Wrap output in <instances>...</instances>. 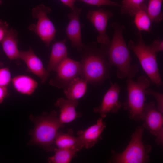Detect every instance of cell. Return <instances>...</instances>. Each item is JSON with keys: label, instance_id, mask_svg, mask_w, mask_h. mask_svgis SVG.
I'll return each mask as SVG.
<instances>
[{"label": "cell", "instance_id": "6da1fadb", "mask_svg": "<svg viewBox=\"0 0 163 163\" xmlns=\"http://www.w3.org/2000/svg\"><path fill=\"white\" fill-rule=\"evenodd\" d=\"M112 26L114 30L113 37L110 44L105 46L108 60L111 66L117 67L118 78L132 79L139 69L137 65L132 63L129 48L123 37L125 27L117 22L113 23Z\"/></svg>", "mask_w": 163, "mask_h": 163}, {"label": "cell", "instance_id": "7a4b0ae2", "mask_svg": "<svg viewBox=\"0 0 163 163\" xmlns=\"http://www.w3.org/2000/svg\"><path fill=\"white\" fill-rule=\"evenodd\" d=\"M83 50L80 77L93 85L101 83L108 79L111 66L107 59L105 46L98 47L94 42L89 46H85Z\"/></svg>", "mask_w": 163, "mask_h": 163}, {"label": "cell", "instance_id": "3957f363", "mask_svg": "<svg viewBox=\"0 0 163 163\" xmlns=\"http://www.w3.org/2000/svg\"><path fill=\"white\" fill-rule=\"evenodd\" d=\"M30 118L35 125L29 132L31 138L28 144L40 146L48 152L53 151L55 148L52 145L54 144L59 129L64 126L57 117V113L53 110L37 117L30 116Z\"/></svg>", "mask_w": 163, "mask_h": 163}, {"label": "cell", "instance_id": "277c9868", "mask_svg": "<svg viewBox=\"0 0 163 163\" xmlns=\"http://www.w3.org/2000/svg\"><path fill=\"white\" fill-rule=\"evenodd\" d=\"M144 128L138 127L131 136L128 145L122 152L112 150V156L109 162L115 163H145L150 161L151 146L145 144L142 138Z\"/></svg>", "mask_w": 163, "mask_h": 163}, {"label": "cell", "instance_id": "5b68a950", "mask_svg": "<svg viewBox=\"0 0 163 163\" xmlns=\"http://www.w3.org/2000/svg\"><path fill=\"white\" fill-rule=\"evenodd\" d=\"M126 82L127 98L124 103V108L128 112L130 119L141 121L150 81L145 76L142 75L136 81L128 78Z\"/></svg>", "mask_w": 163, "mask_h": 163}, {"label": "cell", "instance_id": "8992f818", "mask_svg": "<svg viewBox=\"0 0 163 163\" xmlns=\"http://www.w3.org/2000/svg\"><path fill=\"white\" fill-rule=\"evenodd\" d=\"M136 36V42L130 40L128 47L134 53L150 79L159 87L162 85V82L158 66L156 53L152 50L150 46L145 44L141 32H139Z\"/></svg>", "mask_w": 163, "mask_h": 163}, {"label": "cell", "instance_id": "52a82bcc", "mask_svg": "<svg viewBox=\"0 0 163 163\" xmlns=\"http://www.w3.org/2000/svg\"><path fill=\"white\" fill-rule=\"evenodd\" d=\"M51 9L43 4L38 5L32 10L33 17L37 20L35 24H32L29 30L34 33L40 38L46 46L49 47L54 40L56 30L48 16Z\"/></svg>", "mask_w": 163, "mask_h": 163}, {"label": "cell", "instance_id": "ba28073f", "mask_svg": "<svg viewBox=\"0 0 163 163\" xmlns=\"http://www.w3.org/2000/svg\"><path fill=\"white\" fill-rule=\"evenodd\" d=\"M56 72V76L50 80V84L64 90L75 78L81 77V64L67 57L59 64Z\"/></svg>", "mask_w": 163, "mask_h": 163}, {"label": "cell", "instance_id": "9c48e42d", "mask_svg": "<svg viewBox=\"0 0 163 163\" xmlns=\"http://www.w3.org/2000/svg\"><path fill=\"white\" fill-rule=\"evenodd\" d=\"M144 121L142 126L156 137L158 145L163 143V118L162 114L155 106V103L150 101L145 103L143 110L142 120Z\"/></svg>", "mask_w": 163, "mask_h": 163}, {"label": "cell", "instance_id": "30bf717a", "mask_svg": "<svg viewBox=\"0 0 163 163\" xmlns=\"http://www.w3.org/2000/svg\"><path fill=\"white\" fill-rule=\"evenodd\" d=\"M113 16L111 11L102 8L89 10L87 13V18L91 22L98 33L97 41L101 45L107 46L110 42L106 30L108 21Z\"/></svg>", "mask_w": 163, "mask_h": 163}, {"label": "cell", "instance_id": "8fae6325", "mask_svg": "<svg viewBox=\"0 0 163 163\" xmlns=\"http://www.w3.org/2000/svg\"><path fill=\"white\" fill-rule=\"evenodd\" d=\"M111 85L104 96L100 105L94 108V112L100 114L103 119L106 117L108 113H116L122 107L119 100L121 88L117 83L110 82Z\"/></svg>", "mask_w": 163, "mask_h": 163}, {"label": "cell", "instance_id": "7c38bea8", "mask_svg": "<svg viewBox=\"0 0 163 163\" xmlns=\"http://www.w3.org/2000/svg\"><path fill=\"white\" fill-rule=\"evenodd\" d=\"M82 9L76 7L67 15L69 22L66 28L67 36L71 41L72 47L79 51H82L85 47L82 41L81 24L80 16Z\"/></svg>", "mask_w": 163, "mask_h": 163}, {"label": "cell", "instance_id": "4fadbf2b", "mask_svg": "<svg viewBox=\"0 0 163 163\" xmlns=\"http://www.w3.org/2000/svg\"><path fill=\"white\" fill-rule=\"evenodd\" d=\"M19 57L25 63L28 70L40 79L42 83L46 82L50 73L31 47L27 51H20Z\"/></svg>", "mask_w": 163, "mask_h": 163}, {"label": "cell", "instance_id": "5bb4252c", "mask_svg": "<svg viewBox=\"0 0 163 163\" xmlns=\"http://www.w3.org/2000/svg\"><path fill=\"white\" fill-rule=\"evenodd\" d=\"M103 119L101 117L97 120L96 123L86 129L78 131L77 135L84 148H92L102 139L101 134L106 127V123Z\"/></svg>", "mask_w": 163, "mask_h": 163}, {"label": "cell", "instance_id": "9a60e30c", "mask_svg": "<svg viewBox=\"0 0 163 163\" xmlns=\"http://www.w3.org/2000/svg\"><path fill=\"white\" fill-rule=\"evenodd\" d=\"M78 104L77 100H66L61 98L57 100L55 105L60 109L59 118L62 123L64 124L70 123L81 116V113H77L75 110Z\"/></svg>", "mask_w": 163, "mask_h": 163}, {"label": "cell", "instance_id": "2e32d148", "mask_svg": "<svg viewBox=\"0 0 163 163\" xmlns=\"http://www.w3.org/2000/svg\"><path fill=\"white\" fill-rule=\"evenodd\" d=\"M66 42L64 39L53 44L46 70L49 73L53 71L56 72L59 64L68 57Z\"/></svg>", "mask_w": 163, "mask_h": 163}, {"label": "cell", "instance_id": "e0dca14e", "mask_svg": "<svg viewBox=\"0 0 163 163\" xmlns=\"http://www.w3.org/2000/svg\"><path fill=\"white\" fill-rule=\"evenodd\" d=\"M18 35L15 30L9 28L1 43L3 51L10 60L19 59L20 51L18 48Z\"/></svg>", "mask_w": 163, "mask_h": 163}, {"label": "cell", "instance_id": "ac0fdd59", "mask_svg": "<svg viewBox=\"0 0 163 163\" xmlns=\"http://www.w3.org/2000/svg\"><path fill=\"white\" fill-rule=\"evenodd\" d=\"M73 134V131L71 129L65 133L58 132L54 144L59 148L70 149L77 152L82 150L84 147L80 139L78 137L74 136Z\"/></svg>", "mask_w": 163, "mask_h": 163}, {"label": "cell", "instance_id": "d6986e66", "mask_svg": "<svg viewBox=\"0 0 163 163\" xmlns=\"http://www.w3.org/2000/svg\"><path fill=\"white\" fill-rule=\"evenodd\" d=\"M11 81L14 88L17 92L27 95L31 94L38 84L31 77L24 75L16 76L13 78Z\"/></svg>", "mask_w": 163, "mask_h": 163}, {"label": "cell", "instance_id": "ffe728a7", "mask_svg": "<svg viewBox=\"0 0 163 163\" xmlns=\"http://www.w3.org/2000/svg\"><path fill=\"white\" fill-rule=\"evenodd\" d=\"M87 83L85 80L80 76L75 78L67 87L64 90L67 99L75 100L82 97L86 92Z\"/></svg>", "mask_w": 163, "mask_h": 163}, {"label": "cell", "instance_id": "44dd1931", "mask_svg": "<svg viewBox=\"0 0 163 163\" xmlns=\"http://www.w3.org/2000/svg\"><path fill=\"white\" fill-rule=\"evenodd\" d=\"M134 16V22L139 32H150L152 22L147 12V6L145 3L136 10Z\"/></svg>", "mask_w": 163, "mask_h": 163}, {"label": "cell", "instance_id": "7402d4cb", "mask_svg": "<svg viewBox=\"0 0 163 163\" xmlns=\"http://www.w3.org/2000/svg\"><path fill=\"white\" fill-rule=\"evenodd\" d=\"M54 155L48 158L49 163H69L77 156V151L70 149L55 148Z\"/></svg>", "mask_w": 163, "mask_h": 163}, {"label": "cell", "instance_id": "603a6c76", "mask_svg": "<svg viewBox=\"0 0 163 163\" xmlns=\"http://www.w3.org/2000/svg\"><path fill=\"white\" fill-rule=\"evenodd\" d=\"M163 0H149L147 6L148 14L152 22H160L163 18L161 11Z\"/></svg>", "mask_w": 163, "mask_h": 163}, {"label": "cell", "instance_id": "cb8c5ba5", "mask_svg": "<svg viewBox=\"0 0 163 163\" xmlns=\"http://www.w3.org/2000/svg\"><path fill=\"white\" fill-rule=\"evenodd\" d=\"M146 0H123L120 8V14L134 16L136 10Z\"/></svg>", "mask_w": 163, "mask_h": 163}, {"label": "cell", "instance_id": "d4e9b609", "mask_svg": "<svg viewBox=\"0 0 163 163\" xmlns=\"http://www.w3.org/2000/svg\"><path fill=\"white\" fill-rule=\"evenodd\" d=\"M11 79V73L8 68H0V86L7 87Z\"/></svg>", "mask_w": 163, "mask_h": 163}, {"label": "cell", "instance_id": "484cf974", "mask_svg": "<svg viewBox=\"0 0 163 163\" xmlns=\"http://www.w3.org/2000/svg\"><path fill=\"white\" fill-rule=\"evenodd\" d=\"M83 2L87 4L100 6L101 5H109L119 6L117 3L110 0H76Z\"/></svg>", "mask_w": 163, "mask_h": 163}, {"label": "cell", "instance_id": "4316f807", "mask_svg": "<svg viewBox=\"0 0 163 163\" xmlns=\"http://www.w3.org/2000/svg\"><path fill=\"white\" fill-rule=\"evenodd\" d=\"M146 94L151 95L153 96L157 102V110L163 114V95L159 92L154 91L147 90Z\"/></svg>", "mask_w": 163, "mask_h": 163}, {"label": "cell", "instance_id": "83f0119b", "mask_svg": "<svg viewBox=\"0 0 163 163\" xmlns=\"http://www.w3.org/2000/svg\"><path fill=\"white\" fill-rule=\"evenodd\" d=\"M9 24L5 21L0 19V43L3 40L9 29Z\"/></svg>", "mask_w": 163, "mask_h": 163}, {"label": "cell", "instance_id": "f1b7e54d", "mask_svg": "<svg viewBox=\"0 0 163 163\" xmlns=\"http://www.w3.org/2000/svg\"><path fill=\"white\" fill-rule=\"evenodd\" d=\"M152 50L155 53H157L163 50V41L160 39H157L154 41L150 45Z\"/></svg>", "mask_w": 163, "mask_h": 163}, {"label": "cell", "instance_id": "f546056e", "mask_svg": "<svg viewBox=\"0 0 163 163\" xmlns=\"http://www.w3.org/2000/svg\"><path fill=\"white\" fill-rule=\"evenodd\" d=\"M8 92L7 87L0 86V104L8 96Z\"/></svg>", "mask_w": 163, "mask_h": 163}, {"label": "cell", "instance_id": "4dcf8cb0", "mask_svg": "<svg viewBox=\"0 0 163 163\" xmlns=\"http://www.w3.org/2000/svg\"><path fill=\"white\" fill-rule=\"evenodd\" d=\"M63 4L67 6L71 10L74 9L76 7L75 3L76 0H60Z\"/></svg>", "mask_w": 163, "mask_h": 163}, {"label": "cell", "instance_id": "1f68e13d", "mask_svg": "<svg viewBox=\"0 0 163 163\" xmlns=\"http://www.w3.org/2000/svg\"><path fill=\"white\" fill-rule=\"evenodd\" d=\"M2 2V0H0V5L1 4Z\"/></svg>", "mask_w": 163, "mask_h": 163}]
</instances>
